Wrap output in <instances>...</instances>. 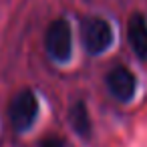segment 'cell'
<instances>
[{
	"mask_svg": "<svg viewBox=\"0 0 147 147\" xmlns=\"http://www.w3.org/2000/svg\"><path fill=\"white\" fill-rule=\"evenodd\" d=\"M40 147H65V143L61 139H57V137H49V139H45L40 143Z\"/></svg>",
	"mask_w": 147,
	"mask_h": 147,
	"instance_id": "52a82bcc",
	"label": "cell"
},
{
	"mask_svg": "<svg viewBox=\"0 0 147 147\" xmlns=\"http://www.w3.org/2000/svg\"><path fill=\"white\" fill-rule=\"evenodd\" d=\"M107 89L109 93L121 101V103H129L133 97H135V91H137V81H135V75L123 67V65H117L113 67L109 73H107Z\"/></svg>",
	"mask_w": 147,
	"mask_h": 147,
	"instance_id": "277c9868",
	"label": "cell"
},
{
	"mask_svg": "<svg viewBox=\"0 0 147 147\" xmlns=\"http://www.w3.org/2000/svg\"><path fill=\"white\" fill-rule=\"evenodd\" d=\"M83 45L89 55H103L113 45V28L105 18L89 16L83 20Z\"/></svg>",
	"mask_w": 147,
	"mask_h": 147,
	"instance_id": "3957f363",
	"label": "cell"
},
{
	"mask_svg": "<svg viewBox=\"0 0 147 147\" xmlns=\"http://www.w3.org/2000/svg\"><path fill=\"white\" fill-rule=\"evenodd\" d=\"M45 49L49 57L57 63H69L73 55V32L71 24L63 18L53 20L45 34Z\"/></svg>",
	"mask_w": 147,
	"mask_h": 147,
	"instance_id": "6da1fadb",
	"label": "cell"
},
{
	"mask_svg": "<svg viewBox=\"0 0 147 147\" xmlns=\"http://www.w3.org/2000/svg\"><path fill=\"white\" fill-rule=\"evenodd\" d=\"M127 40L137 59L147 61V20L143 14H131L127 22Z\"/></svg>",
	"mask_w": 147,
	"mask_h": 147,
	"instance_id": "5b68a950",
	"label": "cell"
},
{
	"mask_svg": "<svg viewBox=\"0 0 147 147\" xmlns=\"http://www.w3.org/2000/svg\"><path fill=\"white\" fill-rule=\"evenodd\" d=\"M8 117H10V125L16 133L28 131L34 125L36 117H38V99H36V95L30 89L20 91L8 107Z\"/></svg>",
	"mask_w": 147,
	"mask_h": 147,
	"instance_id": "7a4b0ae2",
	"label": "cell"
},
{
	"mask_svg": "<svg viewBox=\"0 0 147 147\" xmlns=\"http://www.w3.org/2000/svg\"><path fill=\"white\" fill-rule=\"evenodd\" d=\"M69 123L73 127V131L83 137V139H89L91 137V131H93V125H91V117H89V111H87V105L83 101H77L71 111H69Z\"/></svg>",
	"mask_w": 147,
	"mask_h": 147,
	"instance_id": "8992f818",
	"label": "cell"
}]
</instances>
